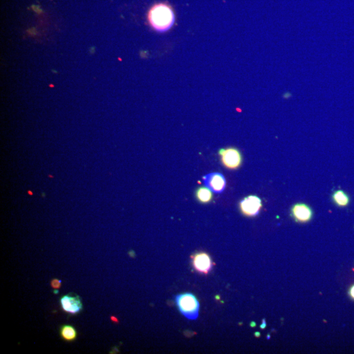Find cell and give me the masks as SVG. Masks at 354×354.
<instances>
[{"mask_svg": "<svg viewBox=\"0 0 354 354\" xmlns=\"http://www.w3.org/2000/svg\"><path fill=\"white\" fill-rule=\"evenodd\" d=\"M149 23L155 31L165 33L171 29L175 21L173 10L165 3L153 5L148 14Z\"/></svg>", "mask_w": 354, "mask_h": 354, "instance_id": "cell-1", "label": "cell"}, {"mask_svg": "<svg viewBox=\"0 0 354 354\" xmlns=\"http://www.w3.org/2000/svg\"><path fill=\"white\" fill-rule=\"evenodd\" d=\"M177 306L180 312L187 319L194 320L199 315L200 303L192 293H184L175 297Z\"/></svg>", "mask_w": 354, "mask_h": 354, "instance_id": "cell-2", "label": "cell"}, {"mask_svg": "<svg viewBox=\"0 0 354 354\" xmlns=\"http://www.w3.org/2000/svg\"><path fill=\"white\" fill-rule=\"evenodd\" d=\"M221 160L226 168L230 170L238 169L242 165L243 157L240 151L234 147L222 148L219 151Z\"/></svg>", "mask_w": 354, "mask_h": 354, "instance_id": "cell-3", "label": "cell"}, {"mask_svg": "<svg viewBox=\"0 0 354 354\" xmlns=\"http://www.w3.org/2000/svg\"><path fill=\"white\" fill-rule=\"evenodd\" d=\"M262 207L261 198L251 195L245 197L240 203V208L243 214L247 217H255L259 215Z\"/></svg>", "mask_w": 354, "mask_h": 354, "instance_id": "cell-4", "label": "cell"}, {"mask_svg": "<svg viewBox=\"0 0 354 354\" xmlns=\"http://www.w3.org/2000/svg\"><path fill=\"white\" fill-rule=\"evenodd\" d=\"M203 182L213 193L221 194L225 190L227 181L225 177L220 172H211L203 177Z\"/></svg>", "mask_w": 354, "mask_h": 354, "instance_id": "cell-5", "label": "cell"}, {"mask_svg": "<svg viewBox=\"0 0 354 354\" xmlns=\"http://www.w3.org/2000/svg\"><path fill=\"white\" fill-rule=\"evenodd\" d=\"M61 308L64 312L70 314H77L83 309V304L79 296L67 295L62 296L60 299Z\"/></svg>", "mask_w": 354, "mask_h": 354, "instance_id": "cell-6", "label": "cell"}, {"mask_svg": "<svg viewBox=\"0 0 354 354\" xmlns=\"http://www.w3.org/2000/svg\"><path fill=\"white\" fill-rule=\"evenodd\" d=\"M291 214L297 223H306L312 219L313 213L312 209L308 205L300 203L292 207Z\"/></svg>", "mask_w": 354, "mask_h": 354, "instance_id": "cell-7", "label": "cell"}, {"mask_svg": "<svg viewBox=\"0 0 354 354\" xmlns=\"http://www.w3.org/2000/svg\"><path fill=\"white\" fill-rule=\"evenodd\" d=\"M194 268L198 272L208 274L213 267V262L210 255L206 253L196 254L193 258Z\"/></svg>", "mask_w": 354, "mask_h": 354, "instance_id": "cell-8", "label": "cell"}, {"mask_svg": "<svg viewBox=\"0 0 354 354\" xmlns=\"http://www.w3.org/2000/svg\"><path fill=\"white\" fill-rule=\"evenodd\" d=\"M332 200L334 204L339 208H345L348 206L350 202V198L348 194L341 190L334 192L332 195Z\"/></svg>", "mask_w": 354, "mask_h": 354, "instance_id": "cell-9", "label": "cell"}, {"mask_svg": "<svg viewBox=\"0 0 354 354\" xmlns=\"http://www.w3.org/2000/svg\"><path fill=\"white\" fill-rule=\"evenodd\" d=\"M60 334L62 338L67 341V342H72L75 340L77 338L76 329L75 327L70 325H63L60 329Z\"/></svg>", "mask_w": 354, "mask_h": 354, "instance_id": "cell-10", "label": "cell"}, {"mask_svg": "<svg viewBox=\"0 0 354 354\" xmlns=\"http://www.w3.org/2000/svg\"><path fill=\"white\" fill-rule=\"evenodd\" d=\"M196 197L198 201L202 204H208L212 201L213 196L212 191L208 188L200 187L196 190Z\"/></svg>", "mask_w": 354, "mask_h": 354, "instance_id": "cell-11", "label": "cell"}, {"mask_svg": "<svg viewBox=\"0 0 354 354\" xmlns=\"http://www.w3.org/2000/svg\"><path fill=\"white\" fill-rule=\"evenodd\" d=\"M51 286L55 290H58L61 287V281L58 279H53L51 281Z\"/></svg>", "mask_w": 354, "mask_h": 354, "instance_id": "cell-12", "label": "cell"}, {"mask_svg": "<svg viewBox=\"0 0 354 354\" xmlns=\"http://www.w3.org/2000/svg\"><path fill=\"white\" fill-rule=\"evenodd\" d=\"M349 295L350 296V297L354 300V285H353L352 286L350 287V289H349Z\"/></svg>", "mask_w": 354, "mask_h": 354, "instance_id": "cell-13", "label": "cell"}, {"mask_svg": "<svg viewBox=\"0 0 354 354\" xmlns=\"http://www.w3.org/2000/svg\"><path fill=\"white\" fill-rule=\"evenodd\" d=\"M266 327V322L265 319H263L262 320V323L261 324V329H265V327Z\"/></svg>", "mask_w": 354, "mask_h": 354, "instance_id": "cell-14", "label": "cell"}, {"mask_svg": "<svg viewBox=\"0 0 354 354\" xmlns=\"http://www.w3.org/2000/svg\"><path fill=\"white\" fill-rule=\"evenodd\" d=\"M111 319H112V321H114L115 322H118V319L115 318L114 317H111Z\"/></svg>", "mask_w": 354, "mask_h": 354, "instance_id": "cell-15", "label": "cell"}, {"mask_svg": "<svg viewBox=\"0 0 354 354\" xmlns=\"http://www.w3.org/2000/svg\"><path fill=\"white\" fill-rule=\"evenodd\" d=\"M255 334L256 336H257V337H259V336H261V334H260V332H255Z\"/></svg>", "mask_w": 354, "mask_h": 354, "instance_id": "cell-16", "label": "cell"}, {"mask_svg": "<svg viewBox=\"0 0 354 354\" xmlns=\"http://www.w3.org/2000/svg\"><path fill=\"white\" fill-rule=\"evenodd\" d=\"M251 327H255L256 323H255V322H252V323H251Z\"/></svg>", "mask_w": 354, "mask_h": 354, "instance_id": "cell-17", "label": "cell"}]
</instances>
